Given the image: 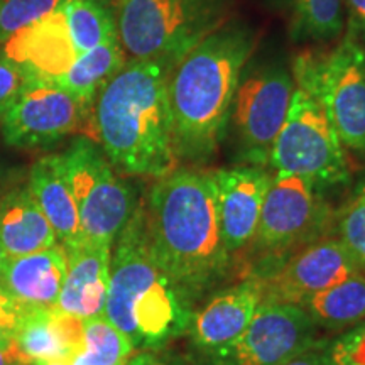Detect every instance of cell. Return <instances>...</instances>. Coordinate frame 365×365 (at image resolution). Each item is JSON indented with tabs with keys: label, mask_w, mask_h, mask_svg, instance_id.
Returning a JSON list of instances; mask_svg holds the SVG:
<instances>
[{
	"label": "cell",
	"mask_w": 365,
	"mask_h": 365,
	"mask_svg": "<svg viewBox=\"0 0 365 365\" xmlns=\"http://www.w3.org/2000/svg\"><path fill=\"white\" fill-rule=\"evenodd\" d=\"M143 208L154 259L195 308L235 281V261L223 242L212 171L178 166L154 180Z\"/></svg>",
	"instance_id": "6da1fadb"
},
{
	"label": "cell",
	"mask_w": 365,
	"mask_h": 365,
	"mask_svg": "<svg viewBox=\"0 0 365 365\" xmlns=\"http://www.w3.org/2000/svg\"><path fill=\"white\" fill-rule=\"evenodd\" d=\"M255 46L257 34L250 27L228 21L178 59L168 102L180 164L203 168L225 143L237 86Z\"/></svg>",
	"instance_id": "7a4b0ae2"
},
{
	"label": "cell",
	"mask_w": 365,
	"mask_h": 365,
	"mask_svg": "<svg viewBox=\"0 0 365 365\" xmlns=\"http://www.w3.org/2000/svg\"><path fill=\"white\" fill-rule=\"evenodd\" d=\"M176 58L127 59L95 98V143L117 171L163 178L180 166L168 81Z\"/></svg>",
	"instance_id": "3957f363"
},
{
	"label": "cell",
	"mask_w": 365,
	"mask_h": 365,
	"mask_svg": "<svg viewBox=\"0 0 365 365\" xmlns=\"http://www.w3.org/2000/svg\"><path fill=\"white\" fill-rule=\"evenodd\" d=\"M195 307L159 267L145 230L143 200L113 242L105 318L134 350H163L185 336Z\"/></svg>",
	"instance_id": "277c9868"
},
{
	"label": "cell",
	"mask_w": 365,
	"mask_h": 365,
	"mask_svg": "<svg viewBox=\"0 0 365 365\" xmlns=\"http://www.w3.org/2000/svg\"><path fill=\"white\" fill-rule=\"evenodd\" d=\"M322 191L308 178L272 175L252 244L235 262V279L266 281L301 249L333 234L335 212Z\"/></svg>",
	"instance_id": "5b68a950"
},
{
	"label": "cell",
	"mask_w": 365,
	"mask_h": 365,
	"mask_svg": "<svg viewBox=\"0 0 365 365\" xmlns=\"http://www.w3.org/2000/svg\"><path fill=\"white\" fill-rule=\"evenodd\" d=\"M291 70L294 93L269 156V171L308 178L322 190L346 185L352 175L350 161L325 105L298 59Z\"/></svg>",
	"instance_id": "8992f818"
},
{
	"label": "cell",
	"mask_w": 365,
	"mask_h": 365,
	"mask_svg": "<svg viewBox=\"0 0 365 365\" xmlns=\"http://www.w3.org/2000/svg\"><path fill=\"white\" fill-rule=\"evenodd\" d=\"M232 0H118V41L127 59L176 58L230 21Z\"/></svg>",
	"instance_id": "52a82bcc"
},
{
	"label": "cell",
	"mask_w": 365,
	"mask_h": 365,
	"mask_svg": "<svg viewBox=\"0 0 365 365\" xmlns=\"http://www.w3.org/2000/svg\"><path fill=\"white\" fill-rule=\"evenodd\" d=\"M293 93V70L282 61L269 59L245 68L232 103L225 137L235 164L267 168Z\"/></svg>",
	"instance_id": "ba28073f"
},
{
	"label": "cell",
	"mask_w": 365,
	"mask_h": 365,
	"mask_svg": "<svg viewBox=\"0 0 365 365\" xmlns=\"http://www.w3.org/2000/svg\"><path fill=\"white\" fill-rule=\"evenodd\" d=\"M83 240L112 247L139 203L134 190L117 175L100 145L78 137L61 153Z\"/></svg>",
	"instance_id": "9c48e42d"
},
{
	"label": "cell",
	"mask_w": 365,
	"mask_h": 365,
	"mask_svg": "<svg viewBox=\"0 0 365 365\" xmlns=\"http://www.w3.org/2000/svg\"><path fill=\"white\" fill-rule=\"evenodd\" d=\"M349 161L365 164V46L352 27L327 56L301 54Z\"/></svg>",
	"instance_id": "30bf717a"
},
{
	"label": "cell",
	"mask_w": 365,
	"mask_h": 365,
	"mask_svg": "<svg viewBox=\"0 0 365 365\" xmlns=\"http://www.w3.org/2000/svg\"><path fill=\"white\" fill-rule=\"evenodd\" d=\"M322 331L299 304L262 303L240 336L190 365H282L322 341Z\"/></svg>",
	"instance_id": "8fae6325"
},
{
	"label": "cell",
	"mask_w": 365,
	"mask_h": 365,
	"mask_svg": "<svg viewBox=\"0 0 365 365\" xmlns=\"http://www.w3.org/2000/svg\"><path fill=\"white\" fill-rule=\"evenodd\" d=\"M86 117L88 110L59 85L27 78L0 125L12 148H46L80 130Z\"/></svg>",
	"instance_id": "7c38bea8"
},
{
	"label": "cell",
	"mask_w": 365,
	"mask_h": 365,
	"mask_svg": "<svg viewBox=\"0 0 365 365\" xmlns=\"http://www.w3.org/2000/svg\"><path fill=\"white\" fill-rule=\"evenodd\" d=\"M364 269L336 235H327L298 254L264 282V303L303 304L313 294Z\"/></svg>",
	"instance_id": "4fadbf2b"
},
{
	"label": "cell",
	"mask_w": 365,
	"mask_h": 365,
	"mask_svg": "<svg viewBox=\"0 0 365 365\" xmlns=\"http://www.w3.org/2000/svg\"><path fill=\"white\" fill-rule=\"evenodd\" d=\"M264 303V282L242 277L222 286L202 301L186 330V357L207 355L232 344L252 322Z\"/></svg>",
	"instance_id": "5bb4252c"
},
{
	"label": "cell",
	"mask_w": 365,
	"mask_h": 365,
	"mask_svg": "<svg viewBox=\"0 0 365 365\" xmlns=\"http://www.w3.org/2000/svg\"><path fill=\"white\" fill-rule=\"evenodd\" d=\"M212 176L217 186L223 242L237 262L257 232L272 173L269 168L234 164L213 170Z\"/></svg>",
	"instance_id": "9a60e30c"
},
{
	"label": "cell",
	"mask_w": 365,
	"mask_h": 365,
	"mask_svg": "<svg viewBox=\"0 0 365 365\" xmlns=\"http://www.w3.org/2000/svg\"><path fill=\"white\" fill-rule=\"evenodd\" d=\"M4 54L16 63L26 78H39L56 83L73 65L76 53L61 9L27 27L0 44Z\"/></svg>",
	"instance_id": "2e32d148"
},
{
	"label": "cell",
	"mask_w": 365,
	"mask_h": 365,
	"mask_svg": "<svg viewBox=\"0 0 365 365\" xmlns=\"http://www.w3.org/2000/svg\"><path fill=\"white\" fill-rule=\"evenodd\" d=\"M68 267L54 309L88 319L102 317L110 281L112 247L81 242L66 249Z\"/></svg>",
	"instance_id": "e0dca14e"
},
{
	"label": "cell",
	"mask_w": 365,
	"mask_h": 365,
	"mask_svg": "<svg viewBox=\"0 0 365 365\" xmlns=\"http://www.w3.org/2000/svg\"><path fill=\"white\" fill-rule=\"evenodd\" d=\"M68 255L61 244L7 259L0 271L4 293L26 308H54L66 277Z\"/></svg>",
	"instance_id": "ac0fdd59"
},
{
	"label": "cell",
	"mask_w": 365,
	"mask_h": 365,
	"mask_svg": "<svg viewBox=\"0 0 365 365\" xmlns=\"http://www.w3.org/2000/svg\"><path fill=\"white\" fill-rule=\"evenodd\" d=\"M12 339L31 365L39 360L70 364L83 344V319L54 308L24 307Z\"/></svg>",
	"instance_id": "d6986e66"
},
{
	"label": "cell",
	"mask_w": 365,
	"mask_h": 365,
	"mask_svg": "<svg viewBox=\"0 0 365 365\" xmlns=\"http://www.w3.org/2000/svg\"><path fill=\"white\" fill-rule=\"evenodd\" d=\"M41 212L51 223L63 247H75L83 242L78 208L68 181L61 154H48L38 159L29 171L27 181Z\"/></svg>",
	"instance_id": "ffe728a7"
},
{
	"label": "cell",
	"mask_w": 365,
	"mask_h": 365,
	"mask_svg": "<svg viewBox=\"0 0 365 365\" xmlns=\"http://www.w3.org/2000/svg\"><path fill=\"white\" fill-rule=\"evenodd\" d=\"M59 244L29 186L9 190L0 198V245L7 257L41 252Z\"/></svg>",
	"instance_id": "44dd1931"
},
{
	"label": "cell",
	"mask_w": 365,
	"mask_h": 365,
	"mask_svg": "<svg viewBox=\"0 0 365 365\" xmlns=\"http://www.w3.org/2000/svg\"><path fill=\"white\" fill-rule=\"evenodd\" d=\"M301 308L319 331L341 333L365 322V271L313 294Z\"/></svg>",
	"instance_id": "7402d4cb"
},
{
	"label": "cell",
	"mask_w": 365,
	"mask_h": 365,
	"mask_svg": "<svg viewBox=\"0 0 365 365\" xmlns=\"http://www.w3.org/2000/svg\"><path fill=\"white\" fill-rule=\"evenodd\" d=\"M125 61L127 54L118 36H115L97 48L78 54L65 75L59 76L56 85L66 90L90 112L100 90L125 65Z\"/></svg>",
	"instance_id": "603a6c76"
},
{
	"label": "cell",
	"mask_w": 365,
	"mask_h": 365,
	"mask_svg": "<svg viewBox=\"0 0 365 365\" xmlns=\"http://www.w3.org/2000/svg\"><path fill=\"white\" fill-rule=\"evenodd\" d=\"M61 12L78 54L118 36L115 12L103 0H68Z\"/></svg>",
	"instance_id": "cb8c5ba5"
},
{
	"label": "cell",
	"mask_w": 365,
	"mask_h": 365,
	"mask_svg": "<svg viewBox=\"0 0 365 365\" xmlns=\"http://www.w3.org/2000/svg\"><path fill=\"white\" fill-rule=\"evenodd\" d=\"M291 38L299 43H330L344 34V0H293Z\"/></svg>",
	"instance_id": "d4e9b609"
},
{
	"label": "cell",
	"mask_w": 365,
	"mask_h": 365,
	"mask_svg": "<svg viewBox=\"0 0 365 365\" xmlns=\"http://www.w3.org/2000/svg\"><path fill=\"white\" fill-rule=\"evenodd\" d=\"M134 352L130 340L102 314L83 319V344L70 365H125Z\"/></svg>",
	"instance_id": "484cf974"
},
{
	"label": "cell",
	"mask_w": 365,
	"mask_h": 365,
	"mask_svg": "<svg viewBox=\"0 0 365 365\" xmlns=\"http://www.w3.org/2000/svg\"><path fill=\"white\" fill-rule=\"evenodd\" d=\"M333 235L344 242L365 271V176L333 217Z\"/></svg>",
	"instance_id": "4316f807"
},
{
	"label": "cell",
	"mask_w": 365,
	"mask_h": 365,
	"mask_svg": "<svg viewBox=\"0 0 365 365\" xmlns=\"http://www.w3.org/2000/svg\"><path fill=\"white\" fill-rule=\"evenodd\" d=\"M68 0H0V44L58 12Z\"/></svg>",
	"instance_id": "83f0119b"
},
{
	"label": "cell",
	"mask_w": 365,
	"mask_h": 365,
	"mask_svg": "<svg viewBox=\"0 0 365 365\" xmlns=\"http://www.w3.org/2000/svg\"><path fill=\"white\" fill-rule=\"evenodd\" d=\"M323 365H365V322L322 341Z\"/></svg>",
	"instance_id": "f1b7e54d"
},
{
	"label": "cell",
	"mask_w": 365,
	"mask_h": 365,
	"mask_svg": "<svg viewBox=\"0 0 365 365\" xmlns=\"http://www.w3.org/2000/svg\"><path fill=\"white\" fill-rule=\"evenodd\" d=\"M26 75L16 63L11 61L0 49V117L9 110V107L17 98L26 83Z\"/></svg>",
	"instance_id": "f546056e"
},
{
	"label": "cell",
	"mask_w": 365,
	"mask_h": 365,
	"mask_svg": "<svg viewBox=\"0 0 365 365\" xmlns=\"http://www.w3.org/2000/svg\"><path fill=\"white\" fill-rule=\"evenodd\" d=\"M24 307L16 303L0 287V341L11 340L19 325V318Z\"/></svg>",
	"instance_id": "4dcf8cb0"
},
{
	"label": "cell",
	"mask_w": 365,
	"mask_h": 365,
	"mask_svg": "<svg viewBox=\"0 0 365 365\" xmlns=\"http://www.w3.org/2000/svg\"><path fill=\"white\" fill-rule=\"evenodd\" d=\"M125 365H190L185 355H175L166 350H145L134 354Z\"/></svg>",
	"instance_id": "1f68e13d"
},
{
	"label": "cell",
	"mask_w": 365,
	"mask_h": 365,
	"mask_svg": "<svg viewBox=\"0 0 365 365\" xmlns=\"http://www.w3.org/2000/svg\"><path fill=\"white\" fill-rule=\"evenodd\" d=\"M344 9L349 14V26L365 41V0H344Z\"/></svg>",
	"instance_id": "d6a6232c"
},
{
	"label": "cell",
	"mask_w": 365,
	"mask_h": 365,
	"mask_svg": "<svg viewBox=\"0 0 365 365\" xmlns=\"http://www.w3.org/2000/svg\"><path fill=\"white\" fill-rule=\"evenodd\" d=\"M0 365H31L17 346L16 340L0 341Z\"/></svg>",
	"instance_id": "836d02e7"
},
{
	"label": "cell",
	"mask_w": 365,
	"mask_h": 365,
	"mask_svg": "<svg viewBox=\"0 0 365 365\" xmlns=\"http://www.w3.org/2000/svg\"><path fill=\"white\" fill-rule=\"evenodd\" d=\"M323 341V340H322ZM322 341L317 346H313V349H308L307 352L296 355L294 359L287 360L286 364L282 365H323L322 364Z\"/></svg>",
	"instance_id": "e575fe53"
},
{
	"label": "cell",
	"mask_w": 365,
	"mask_h": 365,
	"mask_svg": "<svg viewBox=\"0 0 365 365\" xmlns=\"http://www.w3.org/2000/svg\"><path fill=\"white\" fill-rule=\"evenodd\" d=\"M7 254H6V250H4V247L2 245H0V271H2L4 269V266H6V262H7Z\"/></svg>",
	"instance_id": "d590c367"
},
{
	"label": "cell",
	"mask_w": 365,
	"mask_h": 365,
	"mask_svg": "<svg viewBox=\"0 0 365 365\" xmlns=\"http://www.w3.org/2000/svg\"><path fill=\"white\" fill-rule=\"evenodd\" d=\"M4 193H6V191H2V185H0V198H2Z\"/></svg>",
	"instance_id": "8d00e7d4"
},
{
	"label": "cell",
	"mask_w": 365,
	"mask_h": 365,
	"mask_svg": "<svg viewBox=\"0 0 365 365\" xmlns=\"http://www.w3.org/2000/svg\"><path fill=\"white\" fill-rule=\"evenodd\" d=\"M291 2H293V0H289V4H291Z\"/></svg>",
	"instance_id": "74e56055"
}]
</instances>
